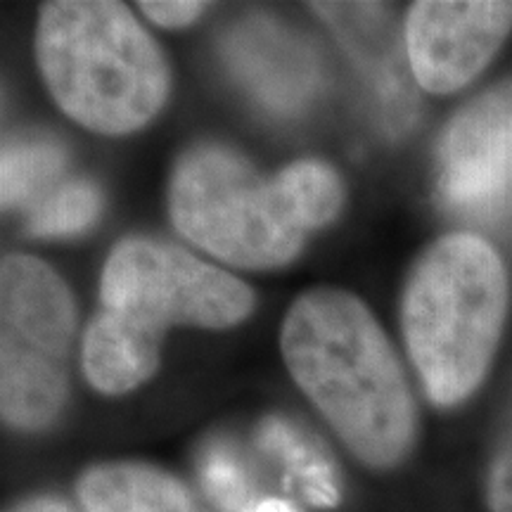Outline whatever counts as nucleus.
I'll list each match as a JSON object with an SVG mask.
<instances>
[{"label": "nucleus", "mask_w": 512, "mask_h": 512, "mask_svg": "<svg viewBox=\"0 0 512 512\" xmlns=\"http://www.w3.org/2000/svg\"><path fill=\"white\" fill-rule=\"evenodd\" d=\"M294 382L363 465L389 470L415 441V403L392 344L354 294L306 292L280 335Z\"/></svg>", "instance_id": "obj_1"}, {"label": "nucleus", "mask_w": 512, "mask_h": 512, "mask_svg": "<svg viewBox=\"0 0 512 512\" xmlns=\"http://www.w3.org/2000/svg\"><path fill=\"white\" fill-rule=\"evenodd\" d=\"M508 316V275L489 242L439 238L415 261L403 294V335L425 392L458 406L489 373Z\"/></svg>", "instance_id": "obj_2"}, {"label": "nucleus", "mask_w": 512, "mask_h": 512, "mask_svg": "<svg viewBox=\"0 0 512 512\" xmlns=\"http://www.w3.org/2000/svg\"><path fill=\"white\" fill-rule=\"evenodd\" d=\"M36 57L57 105L107 136L138 131L162 110L169 72L131 10L110 0L48 3Z\"/></svg>", "instance_id": "obj_3"}, {"label": "nucleus", "mask_w": 512, "mask_h": 512, "mask_svg": "<svg viewBox=\"0 0 512 512\" xmlns=\"http://www.w3.org/2000/svg\"><path fill=\"white\" fill-rule=\"evenodd\" d=\"M169 209L185 238L240 268L285 266L304 245L273 178L221 145L195 147L178 162Z\"/></svg>", "instance_id": "obj_4"}, {"label": "nucleus", "mask_w": 512, "mask_h": 512, "mask_svg": "<svg viewBox=\"0 0 512 512\" xmlns=\"http://www.w3.org/2000/svg\"><path fill=\"white\" fill-rule=\"evenodd\" d=\"M100 302L102 311L126 328L162 344L171 325L211 330L238 325L252 311L254 292L181 247L128 238L107 259Z\"/></svg>", "instance_id": "obj_5"}, {"label": "nucleus", "mask_w": 512, "mask_h": 512, "mask_svg": "<svg viewBox=\"0 0 512 512\" xmlns=\"http://www.w3.org/2000/svg\"><path fill=\"white\" fill-rule=\"evenodd\" d=\"M439 192L451 209L489 216L512 200V79L463 107L439 143Z\"/></svg>", "instance_id": "obj_6"}, {"label": "nucleus", "mask_w": 512, "mask_h": 512, "mask_svg": "<svg viewBox=\"0 0 512 512\" xmlns=\"http://www.w3.org/2000/svg\"><path fill=\"white\" fill-rule=\"evenodd\" d=\"M512 31V3L420 0L406 17V50L425 91H458L482 72Z\"/></svg>", "instance_id": "obj_7"}, {"label": "nucleus", "mask_w": 512, "mask_h": 512, "mask_svg": "<svg viewBox=\"0 0 512 512\" xmlns=\"http://www.w3.org/2000/svg\"><path fill=\"white\" fill-rule=\"evenodd\" d=\"M3 349L62 363L74 332V302L48 264L10 254L0 271Z\"/></svg>", "instance_id": "obj_8"}, {"label": "nucleus", "mask_w": 512, "mask_h": 512, "mask_svg": "<svg viewBox=\"0 0 512 512\" xmlns=\"http://www.w3.org/2000/svg\"><path fill=\"white\" fill-rule=\"evenodd\" d=\"M223 55L256 98L278 112H294L318 88L313 50L268 19L235 24L223 41Z\"/></svg>", "instance_id": "obj_9"}, {"label": "nucleus", "mask_w": 512, "mask_h": 512, "mask_svg": "<svg viewBox=\"0 0 512 512\" xmlns=\"http://www.w3.org/2000/svg\"><path fill=\"white\" fill-rule=\"evenodd\" d=\"M79 501L86 512H197L176 477L143 463L91 467L79 482Z\"/></svg>", "instance_id": "obj_10"}, {"label": "nucleus", "mask_w": 512, "mask_h": 512, "mask_svg": "<svg viewBox=\"0 0 512 512\" xmlns=\"http://www.w3.org/2000/svg\"><path fill=\"white\" fill-rule=\"evenodd\" d=\"M159 347L100 311L83 339V373L102 394L133 392L157 370Z\"/></svg>", "instance_id": "obj_11"}, {"label": "nucleus", "mask_w": 512, "mask_h": 512, "mask_svg": "<svg viewBox=\"0 0 512 512\" xmlns=\"http://www.w3.org/2000/svg\"><path fill=\"white\" fill-rule=\"evenodd\" d=\"M67 401L64 366L46 358L3 349L0 354V408L5 425L38 432L53 425Z\"/></svg>", "instance_id": "obj_12"}, {"label": "nucleus", "mask_w": 512, "mask_h": 512, "mask_svg": "<svg viewBox=\"0 0 512 512\" xmlns=\"http://www.w3.org/2000/svg\"><path fill=\"white\" fill-rule=\"evenodd\" d=\"M273 183L292 223L304 233L330 223L342 207V183L323 162L306 159L287 166L273 178Z\"/></svg>", "instance_id": "obj_13"}, {"label": "nucleus", "mask_w": 512, "mask_h": 512, "mask_svg": "<svg viewBox=\"0 0 512 512\" xmlns=\"http://www.w3.org/2000/svg\"><path fill=\"white\" fill-rule=\"evenodd\" d=\"M64 169V150L50 140H19L5 145L0 164L3 207H22L29 200L41 202L53 190Z\"/></svg>", "instance_id": "obj_14"}, {"label": "nucleus", "mask_w": 512, "mask_h": 512, "mask_svg": "<svg viewBox=\"0 0 512 512\" xmlns=\"http://www.w3.org/2000/svg\"><path fill=\"white\" fill-rule=\"evenodd\" d=\"M102 197L91 181H69L57 185L34 204L29 230L43 238H60L86 230L100 216Z\"/></svg>", "instance_id": "obj_15"}, {"label": "nucleus", "mask_w": 512, "mask_h": 512, "mask_svg": "<svg viewBox=\"0 0 512 512\" xmlns=\"http://www.w3.org/2000/svg\"><path fill=\"white\" fill-rule=\"evenodd\" d=\"M261 441L290 465L311 503L320 505V508H330L337 503V484L330 465L316 456V451H311L299 439V434L292 432L290 425H285L283 420H268L261 427Z\"/></svg>", "instance_id": "obj_16"}, {"label": "nucleus", "mask_w": 512, "mask_h": 512, "mask_svg": "<svg viewBox=\"0 0 512 512\" xmlns=\"http://www.w3.org/2000/svg\"><path fill=\"white\" fill-rule=\"evenodd\" d=\"M202 479L207 494L228 512H240L247 501V482L240 465L223 451H214L204 460Z\"/></svg>", "instance_id": "obj_17"}, {"label": "nucleus", "mask_w": 512, "mask_h": 512, "mask_svg": "<svg viewBox=\"0 0 512 512\" xmlns=\"http://www.w3.org/2000/svg\"><path fill=\"white\" fill-rule=\"evenodd\" d=\"M484 498L489 512H512V422L491 458Z\"/></svg>", "instance_id": "obj_18"}, {"label": "nucleus", "mask_w": 512, "mask_h": 512, "mask_svg": "<svg viewBox=\"0 0 512 512\" xmlns=\"http://www.w3.org/2000/svg\"><path fill=\"white\" fill-rule=\"evenodd\" d=\"M207 8V3H197V0H159V3L145 0L140 3V10L159 27H185V24L195 22Z\"/></svg>", "instance_id": "obj_19"}, {"label": "nucleus", "mask_w": 512, "mask_h": 512, "mask_svg": "<svg viewBox=\"0 0 512 512\" xmlns=\"http://www.w3.org/2000/svg\"><path fill=\"white\" fill-rule=\"evenodd\" d=\"M10 512H72V508H67V505L57 501V498L41 496V498H31V501L15 505Z\"/></svg>", "instance_id": "obj_20"}, {"label": "nucleus", "mask_w": 512, "mask_h": 512, "mask_svg": "<svg viewBox=\"0 0 512 512\" xmlns=\"http://www.w3.org/2000/svg\"><path fill=\"white\" fill-rule=\"evenodd\" d=\"M247 512H299V510L287 501H273L271 498V501H261V503L252 505Z\"/></svg>", "instance_id": "obj_21"}]
</instances>
